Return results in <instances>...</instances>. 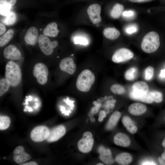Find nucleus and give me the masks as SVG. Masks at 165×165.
I'll return each mask as SVG.
<instances>
[{"label": "nucleus", "mask_w": 165, "mask_h": 165, "mask_svg": "<svg viewBox=\"0 0 165 165\" xmlns=\"http://www.w3.org/2000/svg\"><path fill=\"white\" fill-rule=\"evenodd\" d=\"M13 154L14 161L18 164L28 161L31 158L30 155L24 151V147L22 146L17 147L13 151Z\"/></svg>", "instance_id": "obj_11"}, {"label": "nucleus", "mask_w": 165, "mask_h": 165, "mask_svg": "<svg viewBox=\"0 0 165 165\" xmlns=\"http://www.w3.org/2000/svg\"><path fill=\"white\" fill-rule=\"evenodd\" d=\"M121 116L120 113L118 111L113 112L110 116L106 126L108 130L113 129L117 124Z\"/></svg>", "instance_id": "obj_23"}, {"label": "nucleus", "mask_w": 165, "mask_h": 165, "mask_svg": "<svg viewBox=\"0 0 165 165\" xmlns=\"http://www.w3.org/2000/svg\"><path fill=\"white\" fill-rule=\"evenodd\" d=\"M124 8L123 6L119 3L116 4L113 7L110 13L111 16L113 18H119L123 13Z\"/></svg>", "instance_id": "obj_24"}, {"label": "nucleus", "mask_w": 165, "mask_h": 165, "mask_svg": "<svg viewBox=\"0 0 165 165\" xmlns=\"http://www.w3.org/2000/svg\"><path fill=\"white\" fill-rule=\"evenodd\" d=\"M147 107L145 105L140 103H134L128 108V111L131 114L139 116L144 113L147 110Z\"/></svg>", "instance_id": "obj_18"}, {"label": "nucleus", "mask_w": 165, "mask_h": 165, "mask_svg": "<svg viewBox=\"0 0 165 165\" xmlns=\"http://www.w3.org/2000/svg\"><path fill=\"white\" fill-rule=\"evenodd\" d=\"M33 74L36 78L38 83L40 85L45 84L48 80V70L47 66L42 63L36 64L34 66Z\"/></svg>", "instance_id": "obj_6"}, {"label": "nucleus", "mask_w": 165, "mask_h": 165, "mask_svg": "<svg viewBox=\"0 0 165 165\" xmlns=\"http://www.w3.org/2000/svg\"><path fill=\"white\" fill-rule=\"evenodd\" d=\"M50 132V130L45 126H37L35 127L31 131V138L35 142H41L47 139Z\"/></svg>", "instance_id": "obj_8"}, {"label": "nucleus", "mask_w": 165, "mask_h": 165, "mask_svg": "<svg viewBox=\"0 0 165 165\" xmlns=\"http://www.w3.org/2000/svg\"><path fill=\"white\" fill-rule=\"evenodd\" d=\"M74 41L75 44L83 45H87L89 43V41L86 38L81 36L75 37L74 38Z\"/></svg>", "instance_id": "obj_32"}, {"label": "nucleus", "mask_w": 165, "mask_h": 165, "mask_svg": "<svg viewBox=\"0 0 165 165\" xmlns=\"http://www.w3.org/2000/svg\"><path fill=\"white\" fill-rule=\"evenodd\" d=\"M123 15L125 17H129L134 15V12L131 10L126 11L123 12Z\"/></svg>", "instance_id": "obj_38"}, {"label": "nucleus", "mask_w": 165, "mask_h": 165, "mask_svg": "<svg viewBox=\"0 0 165 165\" xmlns=\"http://www.w3.org/2000/svg\"><path fill=\"white\" fill-rule=\"evenodd\" d=\"M104 36L110 40H115L120 36V33L119 31L113 27H108L105 28L103 31Z\"/></svg>", "instance_id": "obj_22"}, {"label": "nucleus", "mask_w": 165, "mask_h": 165, "mask_svg": "<svg viewBox=\"0 0 165 165\" xmlns=\"http://www.w3.org/2000/svg\"><path fill=\"white\" fill-rule=\"evenodd\" d=\"M11 86L9 81L6 78H2L0 80V96H2L7 91Z\"/></svg>", "instance_id": "obj_27"}, {"label": "nucleus", "mask_w": 165, "mask_h": 165, "mask_svg": "<svg viewBox=\"0 0 165 165\" xmlns=\"http://www.w3.org/2000/svg\"><path fill=\"white\" fill-rule=\"evenodd\" d=\"M10 123L9 118L6 116H1L0 117V129L1 130L7 129L9 127Z\"/></svg>", "instance_id": "obj_29"}, {"label": "nucleus", "mask_w": 165, "mask_h": 165, "mask_svg": "<svg viewBox=\"0 0 165 165\" xmlns=\"http://www.w3.org/2000/svg\"><path fill=\"white\" fill-rule=\"evenodd\" d=\"M137 71L136 68L135 67H131L129 68L125 74V78L129 81L134 80L136 76Z\"/></svg>", "instance_id": "obj_28"}, {"label": "nucleus", "mask_w": 165, "mask_h": 165, "mask_svg": "<svg viewBox=\"0 0 165 165\" xmlns=\"http://www.w3.org/2000/svg\"><path fill=\"white\" fill-rule=\"evenodd\" d=\"M14 33V30L10 29L8 31L3 35L0 37V46H5L7 44L12 38Z\"/></svg>", "instance_id": "obj_25"}, {"label": "nucleus", "mask_w": 165, "mask_h": 165, "mask_svg": "<svg viewBox=\"0 0 165 165\" xmlns=\"http://www.w3.org/2000/svg\"><path fill=\"white\" fill-rule=\"evenodd\" d=\"M5 77L12 86H16L20 83L22 75L19 66L13 61H10L6 66Z\"/></svg>", "instance_id": "obj_2"}, {"label": "nucleus", "mask_w": 165, "mask_h": 165, "mask_svg": "<svg viewBox=\"0 0 165 165\" xmlns=\"http://www.w3.org/2000/svg\"><path fill=\"white\" fill-rule=\"evenodd\" d=\"M149 92L151 95L153 101L159 103L162 101L163 95L161 92L157 91H152Z\"/></svg>", "instance_id": "obj_30"}, {"label": "nucleus", "mask_w": 165, "mask_h": 165, "mask_svg": "<svg viewBox=\"0 0 165 165\" xmlns=\"http://www.w3.org/2000/svg\"><path fill=\"white\" fill-rule=\"evenodd\" d=\"M159 76L161 78H165V69L161 70Z\"/></svg>", "instance_id": "obj_42"}, {"label": "nucleus", "mask_w": 165, "mask_h": 165, "mask_svg": "<svg viewBox=\"0 0 165 165\" xmlns=\"http://www.w3.org/2000/svg\"><path fill=\"white\" fill-rule=\"evenodd\" d=\"M39 47L42 52L46 55H49L53 52V49L58 45L57 41H50L47 36L41 35L38 38Z\"/></svg>", "instance_id": "obj_5"}, {"label": "nucleus", "mask_w": 165, "mask_h": 165, "mask_svg": "<svg viewBox=\"0 0 165 165\" xmlns=\"http://www.w3.org/2000/svg\"><path fill=\"white\" fill-rule=\"evenodd\" d=\"M96 165H103L104 164H103V163H98Z\"/></svg>", "instance_id": "obj_50"}, {"label": "nucleus", "mask_w": 165, "mask_h": 165, "mask_svg": "<svg viewBox=\"0 0 165 165\" xmlns=\"http://www.w3.org/2000/svg\"><path fill=\"white\" fill-rule=\"evenodd\" d=\"M16 0H0V5H8L10 6H13L16 3Z\"/></svg>", "instance_id": "obj_36"}, {"label": "nucleus", "mask_w": 165, "mask_h": 165, "mask_svg": "<svg viewBox=\"0 0 165 165\" xmlns=\"http://www.w3.org/2000/svg\"><path fill=\"white\" fill-rule=\"evenodd\" d=\"M122 122L127 130L132 134H135L138 129L133 121L128 116H125L122 119Z\"/></svg>", "instance_id": "obj_20"}, {"label": "nucleus", "mask_w": 165, "mask_h": 165, "mask_svg": "<svg viewBox=\"0 0 165 165\" xmlns=\"http://www.w3.org/2000/svg\"><path fill=\"white\" fill-rule=\"evenodd\" d=\"M38 31L34 27H30L27 30L24 37V40L27 44L35 45L38 40Z\"/></svg>", "instance_id": "obj_15"}, {"label": "nucleus", "mask_w": 165, "mask_h": 165, "mask_svg": "<svg viewBox=\"0 0 165 165\" xmlns=\"http://www.w3.org/2000/svg\"><path fill=\"white\" fill-rule=\"evenodd\" d=\"M113 140L116 145L124 147H128L131 142L129 137L122 133H119L116 134L114 136Z\"/></svg>", "instance_id": "obj_17"}, {"label": "nucleus", "mask_w": 165, "mask_h": 165, "mask_svg": "<svg viewBox=\"0 0 165 165\" xmlns=\"http://www.w3.org/2000/svg\"><path fill=\"white\" fill-rule=\"evenodd\" d=\"M65 132L66 129L64 126H59L50 130L49 135L47 140L49 142L57 141L62 137Z\"/></svg>", "instance_id": "obj_14"}, {"label": "nucleus", "mask_w": 165, "mask_h": 165, "mask_svg": "<svg viewBox=\"0 0 165 165\" xmlns=\"http://www.w3.org/2000/svg\"><path fill=\"white\" fill-rule=\"evenodd\" d=\"M160 44V37L158 33L154 31L147 34L143 38L141 44L142 50L147 53L156 51Z\"/></svg>", "instance_id": "obj_1"}, {"label": "nucleus", "mask_w": 165, "mask_h": 165, "mask_svg": "<svg viewBox=\"0 0 165 165\" xmlns=\"http://www.w3.org/2000/svg\"><path fill=\"white\" fill-rule=\"evenodd\" d=\"M57 27V25L56 22H52L49 23L43 31L44 35L50 37H56L57 35L59 32Z\"/></svg>", "instance_id": "obj_19"}, {"label": "nucleus", "mask_w": 165, "mask_h": 165, "mask_svg": "<svg viewBox=\"0 0 165 165\" xmlns=\"http://www.w3.org/2000/svg\"><path fill=\"white\" fill-rule=\"evenodd\" d=\"M133 53L126 48H121L116 51L112 57V60L116 63H120L127 61L134 57Z\"/></svg>", "instance_id": "obj_9"}, {"label": "nucleus", "mask_w": 165, "mask_h": 165, "mask_svg": "<svg viewBox=\"0 0 165 165\" xmlns=\"http://www.w3.org/2000/svg\"><path fill=\"white\" fill-rule=\"evenodd\" d=\"M90 120L92 122H93L94 121V119L93 118H91Z\"/></svg>", "instance_id": "obj_49"}, {"label": "nucleus", "mask_w": 165, "mask_h": 165, "mask_svg": "<svg viewBox=\"0 0 165 165\" xmlns=\"http://www.w3.org/2000/svg\"><path fill=\"white\" fill-rule=\"evenodd\" d=\"M132 156L127 152H123L118 155L116 157L117 162L120 165H127L130 163L132 161Z\"/></svg>", "instance_id": "obj_21"}, {"label": "nucleus", "mask_w": 165, "mask_h": 165, "mask_svg": "<svg viewBox=\"0 0 165 165\" xmlns=\"http://www.w3.org/2000/svg\"><path fill=\"white\" fill-rule=\"evenodd\" d=\"M6 31V28L4 25L2 23H0V35L3 34Z\"/></svg>", "instance_id": "obj_39"}, {"label": "nucleus", "mask_w": 165, "mask_h": 165, "mask_svg": "<svg viewBox=\"0 0 165 165\" xmlns=\"http://www.w3.org/2000/svg\"><path fill=\"white\" fill-rule=\"evenodd\" d=\"M59 67L61 70L71 75L73 74L76 69L75 64L72 59L70 57H66L62 60L60 63Z\"/></svg>", "instance_id": "obj_13"}, {"label": "nucleus", "mask_w": 165, "mask_h": 165, "mask_svg": "<svg viewBox=\"0 0 165 165\" xmlns=\"http://www.w3.org/2000/svg\"><path fill=\"white\" fill-rule=\"evenodd\" d=\"M106 116V113L104 111L101 110L100 112L99 113V117L104 118Z\"/></svg>", "instance_id": "obj_44"}, {"label": "nucleus", "mask_w": 165, "mask_h": 165, "mask_svg": "<svg viewBox=\"0 0 165 165\" xmlns=\"http://www.w3.org/2000/svg\"><path fill=\"white\" fill-rule=\"evenodd\" d=\"M11 6L8 5H0V14L4 16L7 15L10 12V9Z\"/></svg>", "instance_id": "obj_35"}, {"label": "nucleus", "mask_w": 165, "mask_h": 165, "mask_svg": "<svg viewBox=\"0 0 165 165\" xmlns=\"http://www.w3.org/2000/svg\"><path fill=\"white\" fill-rule=\"evenodd\" d=\"M3 55L6 58L11 60H18L21 57L20 51L13 45H10L5 49Z\"/></svg>", "instance_id": "obj_12"}, {"label": "nucleus", "mask_w": 165, "mask_h": 165, "mask_svg": "<svg viewBox=\"0 0 165 165\" xmlns=\"http://www.w3.org/2000/svg\"><path fill=\"white\" fill-rule=\"evenodd\" d=\"M101 9V6L97 3L91 4L88 7L87 13L90 20L93 24H97L101 21L100 15Z\"/></svg>", "instance_id": "obj_10"}, {"label": "nucleus", "mask_w": 165, "mask_h": 165, "mask_svg": "<svg viewBox=\"0 0 165 165\" xmlns=\"http://www.w3.org/2000/svg\"><path fill=\"white\" fill-rule=\"evenodd\" d=\"M143 165H155L153 162H150L149 161L145 162L142 163Z\"/></svg>", "instance_id": "obj_45"}, {"label": "nucleus", "mask_w": 165, "mask_h": 165, "mask_svg": "<svg viewBox=\"0 0 165 165\" xmlns=\"http://www.w3.org/2000/svg\"><path fill=\"white\" fill-rule=\"evenodd\" d=\"M94 143L92 133L89 131L84 132L82 138L78 142L77 146L79 150L84 153H87L91 150Z\"/></svg>", "instance_id": "obj_7"}, {"label": "nucleus", "mask_w": 165, "mask_h": 165, "mask_svg": "<svg viewBox=\"0 0 165 165\" xmlns=\"http://www.w3.org/2000/svg\"><path fill=\"white\" fill-rule=\"evenodd\" d=\"M127 32L129 34H131L134 33L136 31V28L133 26H130L127 28L126 30Z\"/></svg>", "instance_id": "obj_37"}, {"label": "nucleus", "mask_w": 165, "mask_h": 165, "mask_svg": "<svg viewBox=\"0 0 165 165\" xmlns=\"http://www.w3.org/2000/svg\"><path fill=\"white\" fill-rule=\"evenodd\" d=\"M110 89L114 93L119 94H123L125 91L124 88L122 86L117 84L112 85L110 88Z\"/></svg>", "instance_id": "obj_31"}, {"label": "nucleus", "mask_w": 165, "mask_h": 165, "mask_svg": "<svg viewBox=\"0 0 165 165\" xmlns=\"http://www.w3.org/2000/svg\"><path fill=\"white\" fill-rule=\"evenodd\" d=\"M95 80L94 75L91 71L88 69L84 70L77 77L76 82L77 88L82 92H88L90 89Z\"/></svg>", "instance_id": "obj_3"}, {"label": "nucleus", "mask_w": 165, "mask_h": 165, "mask_svg": "<svg viewBox=\"0 0 165 165\" xmlns=\"http://www.w3.org/2000/svg\"><path fill=\"white\" fill-rule=\"evenodd\" d=\"M153 68L151 66L148 67L145 72V79L147 80H149L152 78L154 74Z\"/></svg>", "instance_id": "obj_33"}, {"label": "nucleus", "mask_w": 165, "mask_h": 165, "mask_svg": "<svg viewBox=\"0 0 165 165\" xmlns=\"http://www.w3.org/2000/svg\"><path fill=\"white\" fill-rule=\"evenodd\" d=\"M5 17L1 20V21L4 24L8 26L13 24L16 20V14L12 12H10Z\"/></svg>", "instance_id": "obj_26"}, {"label": "nucleus", "mask_w": 165, "mask_h": 165, "mask_svg": "<svg viewBox=\"0 0 165 165\" xmlns=\"http://www.w3.org/2000/svg\"><path fill=\"white\" fill-rule=\"evenodd\" d=\"M158 161L160 165H165V161L162 157L158 158Z\"/></svg>", "instance_id": "obj_43"}, {"label": "nucleus", "mask_w": 165, "mask_h": 165, "mask_svg": "<svg viewBox=\"0 0 165 165\" xmlns=\"http://www.w3.org/2000/svg\"><path fill=\"white\" fill-rule=\"evenodd\" d=\"M161 157L165 161V149L164 152L161 155Z\"/></svg>", "instance_id": "obj_46"}, {"label": "nucleus", "mask_w": 165, "mask_h": 165, "mask_svg": "<svg viewBox=\"0 0 165 165\" xmlns=\"http://www.w3.org/2000/svg\"><path fill=\"white\" fill-rule=\"evenodd\" d=\"M20 165H37V163L34 161H31L30 162L24 163L20 164Z\"/></svg>", "instance_id": "obj_41"}, {"label": "nucleus", "mask_w": 165, "mask_h": 165, "mask_svg": "<svg viewBox=\"0 0 165 165\" xmlns=\"http://www.w3.org/2000/svg\"><path fill=\"white\" fill-rule=\"evenodd\" d=\"M132 90L129 96L132 99L139 101L140 98L148 92V84L143 81H138L134 83L132 86Z\"/></svg>", "instance_id": "obj_4"}, {"label": "nucleus", "mask_w": 165, "mask_h": 165, "mask_svg": "<svg viewBox=\"0 0 165 165\" xmlns=\"http://www.w3.org/2000/svg\"><path fill=\"white\" fill-rule=\"evenodd\" d=\"M103 118L101 117H99L98 119V120L100 122H101L103 121Z\"/></svg>", "instance_id": "obj_47"}, {"label": "nucleus", "mask_w": 165, "mask_h": 165, "mask_svg": "<svg viewBox=\"0 0 165 165\" xmlns=\"http://www.w3.org/2000/svg\"><path fill=\"white\" fill-rule=\"evenodd\" d=\"M98 151L100 154L99 158L105 163L107 165L112 164L113 162L112 153L109 149L106 148L103 146H100Z\"/></svg>", "instance_id": "obj_16"}, {"label": "nucleus", "mask_w": 165, "mask_h": 165, "mask_svg": "<svg viewBox=\"0 0 165 165\" xmlns=\"http://www.w3.org/2000/svg\"><path fill=\"white\" fill-rule=\"evenodd\" d=\"M152 0H129L130 2H145L152 1Z\"/></svg>", "instance_id": "obj_40"}, {"label": "nucleus", "mask_w": 165, "mask_h": 165, "mask_svg": "<svg viewBox=\"0 0 165 165\" xmlns=\"http://www.w3.org/2000/svg\"><path fill=\"white\" fill-rule=\"evenodd\" d=\"M162 145L163 147L165 148V138L162 142Z\"/></svg>", "instance_id": "obj_48"}, {"label": "nucleus", "mask_w": 165, "mask_h": 165, "mask_svg": "<svg viewBox=\"0 0 165 165\" xmlns=\"http://www.w3.org/2000/svg\"><path fill=\"white\" fill-rule=\"evenodd\" d=\"M139 101L147 103H151L153 101L151 95L149 92L144 95Z\"/></svg>", "instance_id": "obj_34"}]
</instances>
